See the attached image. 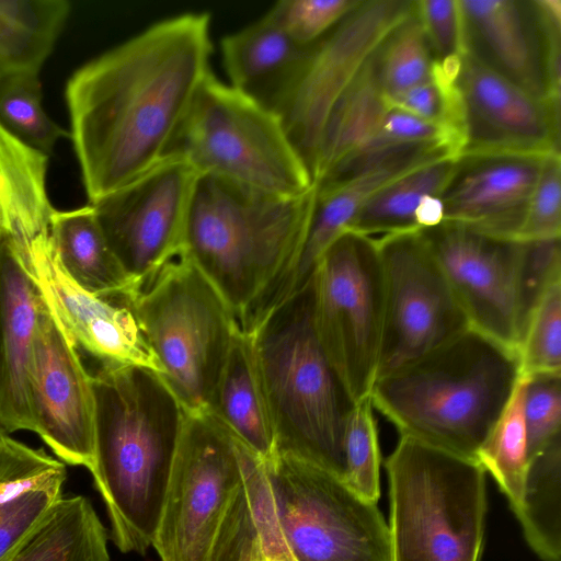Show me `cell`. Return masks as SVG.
Here are the masks:
<instances>
[{
  "mask_svg": "<svg viewBox=\"0 0 561 561\" xmlns=\"http://www.w3.org/2000/svg\"><path fill=\"white\" fill-rule=\"evenodd\" d=\"M38 75L0 76V126L25 146L49 157L59 138L70 133L51 121L42 107Z\"/></svg>",
  "mask_w": 561,
  "mask_h": 561,
  "instance_id": "obj_32",
  "label": "cell"
},
{
  "mask_svg": "<svg viewBox=\"0 0 561 561\" xmlns=\"http://www.w3.org/2000/svg\"><path fill=\"white\" fill-rule=\"evenodd\" d=\"M386 470L392 561H480L488 501L477 462L400 436Z\"/></svg>",
  "mask_w": 561,
  "mask_h": 561,
  "instance_id": "obj_6",
  "label": "cell"
},
{
  "mask_svg": "<svg viewBox=\"0 0 561 561\" xmlns=\"http://www.w3.org/2000/svg\"><path fill=\"white\" fill-rule=\"evenodd\" d=\"M316 185L278 195L198 173L186 218L183 252L251 334L265 318L301 247Z\"/></svg>",
  "mask_w": 561,
  "mask_h": 561,
  "instance_id": "obj_3",
  "label": "cell"
},
{
  "mask_svg": "<svg viewBox=\"0 0 561 561\" xmlns=\"http://www.w3.org/2000/svg\"><path fill=\"white\" fill-rule=\"evenodd\" d=\"M197 175L183 159L165 156L127 185L91 203L111 250L137 290L182 252Z\"/></svg>",
  "mask_w": 561,
  "mask_h": 561,
  "instance_id": "obj_15",
  "label": "cell"
},
{
  "mask_svg": "<svg viewBox=\"0 0 561 561\" xmlns=\"http://www.w3.org/2000/svg\"><path fill=\"white\" fill-rule=\"evenodd\" d=\"M413 13L414 0H362L312 44L274 108L312 184L322 133L333 106L391 32Z\"/></svg>",
  "mask_w": 561,
  "mask_h": 561,
  "instance_id": "obj_12",
  "label": "cell"
},
{
  "mask_svg": "<svg viewBox=\"0 0 561 561\" xmlns=\"http://www.w3.org/2000/svg\"><path fill=\"white\" fill-rule=\"evenodd\" d=\"M210 15L159 21L77 69L65 99L90 204L157 164L210 72Z\"/></svg>",
  "mask_w": 561,
  "mask_h": 561,
  "instance_id": "obj_1",
  "label": "cell"
},
{
  "mask_svg": "<svg viewBox=\"0 0 561 561\" xmlns=\"http://www.w3.org/2000/svg\"><path fill=\"white\" fill-rule=\"evenodd\" d=\"M70 11L67 0H0V76L38 75Z\"/></svg>",
  "mask_w": 561,
  "mask_h": 561,
  "instance_id": "obj_28",
  "label": "cell"
},
{
  "mask_svg": "<svg viewBox=\"0 0 561 561\" xmlns=\"http://www.w3.org/2000/svg\"><path fill=\"white\" fill-rule=\"evenodd\" d=\"M547 156L489 153L459 158L442 195L444 221L517 239Z\"/></svg>",
  "mask_w": 561,
  "mask_h": 561,
  "instance_id": "obj_19",
  "label": "cell"
},
{
  "mask_svg": "<svg viewBox=\"0 0 561 561\" xmlns=\"http://www.w3.org/2000/svg\"><path fill=\"white\" fill-rule=\"evenodd\" d=\"M241 478L228 432L207 412L185 411L151 545L161 561H209L216 534Z\"/></svg>",
  "mask_w": 561,
  "mask_h": 561,
  "instance_id": "obj_13",
  "label": "cell"
},
{
  "mask_svg": "<svg viewBox=\"0 0 561 561\" xmlns=\"http://www.w3.org/2000/svg\"><path fill=\"white\" fill-rule=\"evenodd\" d=\"M94 466L90 471L124 553L152 545L185 410L156 371L101 365L92 376Z\"/></svg>",
  "mask_w": 561,
  "mask_h": 561,
  "instance_id": "obj_2",
  "label": "cell"
},
{
  "mask_svg": "<svg viewBox=\"0 0 561 561\" xmlns=\"http://www.w3.org/2000/svg\"><path fill=\"white\" fill-rule=\"evenodd\" d=\"M233 443L242 478L216 534L209 561H294L277 522L265 460L240 442Z\"/></svg>",
  "mask_w": 561,
  "mask_h": 561,
  "instance_id": "obj_22",
  "label": "cell"
},
{
  "mask_svg": "<svg viewBox=\"0 0 561 561\" xmlns=\"http://www.w3.org/2000/svg\"><path fill=\"white\" fill-rule=\"evenodd\" d=\"M50 234L62 270L80 287L102 298H130L137 287L111 250L91 204L54 208Z\"/></svg>",
  "mask_w": 561,
  "mask_h": 561,
  "instance_id": "obj_25",
  "label": "cell"
},
{
  "mask_svg": "<svg viewBox=\"0 0 561 561\" xmlns=\"http://www.w3.org/2000/svg\"><path fill=\"white\" fill-rule=\"evenodd\" d=\"M129 306L186 412H205L239 330L209 279L182 251L131 296Z\"/></svg>",
  "mask_w": 561,
  "mask_h": 561,
  "instance_id": "obj_7",
  "label": "cell"
},
{
  "mask_svg": "<svg viewBox=\"0 0 561 561\" xmlns=\"http://www.w3.org/2000/svg\"><path fill=\"white\" fill-rule=\"evenodd\" d=\"M446 157L456 158L444 146H420L345 180L316 185L314 205L301 247L277 290L276 301H285L311 280L325 250L347 230L357 211L378 190L424 163Z\"/></svg>",
  "mask_w": 561,
  "mask_h": 561,
  "instance_id": "obj_20",
  "label": "cell"
},
{
  "mask_svg": "<svg viewBox=\"0 0 561 561\" xmlns=\"http://www.w3.org/2000/svg\"><path fill=\"white\" fill-rule=\"evenodd\" d=\"M523 385L522 376L505 410L477 455V463L494 478L515 515L522 505L528 467Z\"/></svg>",
  "mask_w": 561,
  "mask_h": 561,
  "instance_id": "obj_31",
  "label": "cell"
},
{
  "mask_svg": "<svg viewBox=\"0 0 561 561\" xmlns=\"http://www.w3.org/2000/svg\"><path fill=\"white\" fill-rule=\"evenodd\" d=\"M313 290V322L323 351L354 400L369 398L383 325V276L375 239L341 233L318 263Z\"/></svg>",
  "mask_w": 561,
  "mask_h": 561,
  "instance_id": "obj_11",
  "label": "cell"
},
{
  "mask_svg": "<svg viewBox=\"0 0 561 561\" xmlns=\"http://www.w3.org/2000/svg\"><path fill=\"white\" fill-rule=\"evenodd\" d=\"M205 412L263 460L275 457L274 428L251 335L236 332Z\"/></svg>",
  "mask_w": 561,
  "mask_h": 561,
  "instance_id": "obj_24",
  "label": "cell"
},
{
  "mask_svg": "<svg viewBox=\"0 0 561 561\" xmlns=\"http://www.w3.org/2000/svg\"><path fill=\"white\" fill-rule=\"evenodd\" d=\"M421 231L470 327L517 351L538 300L561 279L560 238L507 239L448 221Z\"/></svg>",
  "mask_w": 561,
  "mask_h": 561,
  "instance_id": "obj_8",
  "label": "cell"
},
{
  "mask_svg": "<svg viewBox=\"0 0 561 561\" xmlns=\"http://www.w3.org/2000/svg\"><path fill=\"white\" fill-rule=\"evenodd\" d=\"M4 234V219H3V211H2V206H1V202H0V241L2 239Z\"/></svg>",
  "mask_w": 561,
  "mask_h": 561,
  "instance_id": "obj_42",
  "label": "cell"
},
{
  "mask_svg": "<svg viewBox=\"0 0 561 561\" xmlns=\"http://www.w3.org/2000/svg\"><path fill=\"white\" fill-rule=\"evenodd\" d=\"M313 277L251 335L275 436L286 454L344 478V437L356 401L331 364L313 322Z\"/></svg>",
  "mask_w": 561,
  "mask_h": 561,
  "instance_id": "obj_5",
  "label": "cell"
},
{
  "mask_svg": "<svg viewBox=\"0 0 561 561\" xmlns=\"http://www.w3.org/2000/svg\"><path fill=\"white\" fill-rule=\"evenodd\" d=\"M468 51L533 94L560 103V0H460Z\"/></svg>",
  "mask_w": 561,
  "mask_h": 561,
  "instance_id": "obj_16",
  "label": "cell"
},
{
  "mask_svg": "<svg viewBox=\"0 0 561 561\" xmlns=\"http://www.w3.org/2000/svg\"><path fill=\"white\" fill-rule=\"evenodd\" d=\"M414 11L436 61L460 60L468 53L460 0H414Z\"/></svg>",
  "mask_w": 561,
  "mask_h": 561,
  "instance_id": "obj_40",
  "label": "cell"
},
{
  "mask_svg": "<svg viewBox=\"0 0 561 561\" xmlns=\"http://www.w3.org/2000/svg\"><path fill=\"white\" fill-rule=\"evenodd\" d=\"M456 84L465 115L461 157L560 153V103L534 96L470 51Z\"/></svg>",
  "mask_w": 561,
  "mask_h": 561,
  "instance_id": "obj_18",
  "label": "cell"
},
{
  "mask_svg": "<svg viewBox=\"0 0 561 561\" xmlns=\"http://www.w3.org/2000/svg\"><path fill=\"white\" fill-rule=\"evenodd\" d=\"M8 433L3 430V427L0 425V447H1V444H2V440L4 438V436L7 435Z\"/></svg>",
  "mask_w": 561,
  "mask_h": 561,
  "instance_id": "obj_43",
  "label": "cell"
},
{
  "mask_svg": "<svg viewBox=\"0 0 561 561\" xmlns=\"http://www.w3.org/2000/svg\"><path fill=\"white\" fill-rule=\"evenodd\" d=\"M435 65L415 11L391 32L376 54L378 79L387 100L430 79Z\"/></svg>",
  "mask_w": 561,
  "mask_h": 561,
  "instance_id": "obj_33",
  "label": "cell"
},
{
  "mask_svg": "<svg viewBox=\"0 0 561 561\" xmlns=\"http://www.w3.org/2000/svg\"><path fill=\"white\" fill-rule=\"evenodd\" d=\"M376 54L329 115L319 146L313 185L325 180L362 148L390 108L378 79Z\"/></svg>",
  "mask_w": 561,
  "mask_h": 561,
  "instance_id": "obj_26",
  "label": "cell"
},
{
  "mask_svg": "<svg viewBox=\"0 0 561 561\" xmlns=\"http://www.w3.org/2000/svg\"><path fill=\"white\" fill-rule=\"evenodd\" d=\"M67 471L0 502V561H9L24 540L62 497Z\"/></svg>",
  "mask_w": 561,
  "mask_h": 561,
  "instance_id": "obj_36",
  "label": "cell"
},
{
  "mask_svg": "<svg viewBox=\"0 0 561 561\" xmlns=\"http://www.w3.org/2000/svg\"><path fill=\"white\" fill-rule=\"evenodd\" d=\"M522 376L561 373V279L542 294L517 347Z\"/></svg>",
  "mask_w": 561,
  "mask_h": 561,
  "instance_id": "obj_35",
  "label": "cell"
},
{
  "mask_svg": "<svg viewBox=\"0 0 561 561\" xmlns=\"http://www.w3.org/2000/svg\"><path fill=\"white\" fill-rule=\"evenodd\" d=\"M362 0H280L268 11L297 43L311 45L335 27Z\"/></svg>",
  "mask_w": 561,
  "mask_h": 561,
  "instance_id": "obj_38",
  "label": "cell"
},
{
  "mask_svg": "<svg viewBox=\"0 0 561 561\" xmlns=\"http://www.w3.org/2000/svg\"><path fill=\"white\" fill-rule=\"evenodd\" d=\"M520 377L516 350L469 328L377 378L369 398L400 436L477 462Z\"/></svg>",
  "mask_w": 561,
  "mask_h": 561,
  "instance_id": "obj_4",
  "label": "cell"
},
{
  "mask_svg": "<svg viewBox=\"0 0 561 561\" xmlns=\"http://www.w3.org/2000/svg\"><path fill=\"white\" fill-rule=\"evenodd\" d=\"M523 414L529 460L561 437V373L524 377Z\"/></svg>",
  "mask_w": 561,
  "mask_h": 561,
  "instance_id": "obj_37",
  "label": "cell"
},
{
  "mask_svg": "<svg viewBox=\"0 0 561 561\" xmlns=\"http://www.w3.org/2000/svg\"><path fill=\"white\" fill-rule=\"evenodd\" d=\"M43 297L9 238L0 241V425L34 432L28 371Z\"/></svg>",
  "mask_w": 561,
  "mask_h": 561,
  "instance_id": "obj_21",
  "label": "cell"
},
{
  "mask_svg": "<svg viewBox=\"0 0 561 561\" xmlns=\"http://www.w3.org/2000/svg\"><path fill=\"white\" fill-rule=\"evenodd\" d=\"M9 561H111L107 530L87 497H61Z\"/></svg>",
  "mask_w": 561,
  "mask_h": 561,
  "instance_id": "obj_27",
  "label": "cell"
},
{
  "mask_svg": "<svg viewBox=\"0 0 561 561\" xmlns=\"http://www.w3.org/2000/svg\"><path fill=\"white\" fill-rule=\"evenodd\" d=\"M374 239L383 276L379 378L471 327L421 230Z\"/></svg>",
  "mask_w": 561,
  "mask_h": 561,
  "instance_id": "obj_14",
  "label": "cell"
},
{
  "mask_svg": "<svg viewBox=\"0 0 561 561\" xmlns=\"http://www.w3.org/2000/svg\"><path fill=\"white\" fill-rule=\"evenodd\" d=\"M34 432L66 463L94 466L92 375L78 347L42 301L28 371Z\"/></svg>",
  "mask_w": 561,
  "mask_h": 561,
  "instance_id": "obj_17",
  "label": "cell"
},
{
  "mask_svg": "<svg viewBox=\"0 0 561 561\" xmlns=\"http://www.w3.org/2000/svg\"><path fill=\"white\" fill-rule=\"evenodd\" d=\"M230 87L274 111L302 66L311 45L293 39L267 12L221 39Z\"/></svg>",
  "mask_w": 561,
  "mask_h": 561,
  "instance_id": "obj_23",
  "label": "cell"
},
{
  "mask_svg": "<svg viewBox=\"0 0 561 561\" xmlns=\"http://www.w3.org/2000/svg\"><path fill=\"white\" fill-rule=\"evenodd\" d=\"M380 461L374 407L366 398L356 403L346 427L343 482L364 500L377 503Z\"/></svg>",
  "mask_w": 561,
  "mask_h": 561,
  "instance_id": "obj_34",
  "label": "cell"
},
{
  "mask_svg": "<svg viewBox=\"0 0 561 561\" xmlns=\"http://www.w3.org/2000/svg\"><path fill=\"white\" fill-rule=\"evenodd\" d=\"M560 234L561 159L560 153H550L543 161L517 240H549Z\"/></svg>",
  "mask_w": 561,
  "mask_h": 561,
  "instance_id": "obj_39",
  "label": "cell"
},
{
  "mask_svg": "<svg viewBox=\"0 0 561 561\" xmlns=\"http://www.w3.org/2000/svg\"><path fill=\"white\" fill-rule=\"evenodd\" d=\"M444 221V204L442 196L431 195L425 197L417 211L416 224L422 229L435 227Z\"/></svg>",
  "mask_w": 561,
  "mask_h": 561,
  "instance_id": "obj_41",
  "label": "cell"
},
{
  "mask_svg": "<svg viewBox=\"0 0 561 561\" xmlns=\"http://www.w3.org/2000/svg\"><path fill=\"white\" fill-rule=\"evenodd\" d=\"M457 161L451 157L440 158L392 180L363 205L347 230L370 238L421 230L416 211L422 201L431 195H443Z\"/></svg>",
  "mask_w": 561,
  "mask_h": 561,
  "instance_id": "obj_29",
  "label": "cell"
},
{
  "mask_svg": "<svg viewBox=\"0 0 561 561\" xmlns=\"http://www.w3.org/2000/svg\"><path fill=\"white\" fill-rule=\"evenodd\" d=\"M516 517L542 561H561V437L529 458Z\"/></svg>",
  "mask_w": 561,
  "mask_h": 561,
  "instance_id": "obj_30",
  "label": "cell"
},
{
  "mask_svg": "<svg viewBox=\"0 0 561 561\" xmlns=\"http://www.w3.org/2000/svg\"><path fill=\"white\" fill-rule=\"evenodd\" d=\"M165 156L183 159L197 173L215 174L278 195L297 196L313 186L279 117L220 82L211 71Z\"/></svg>",
  "mask_w": 561,
  "mask_h": 561,
  "instance_id": "obj_9",
  "label": "cell"
},
{
  "mask_svg": "<svg viewBox=\"0 0 561 561\" xmlns=\"http://www.w3.org/2000/svg\"><path fill=\"white\" fill-rule=\"evenodd\" d=\"M265 465L294 561H392L389 525L376 503L297 457L276 454Z\"/></svg>",
  "mask_w": 561,
  "mask_h": 561,
  "instance_id": "obj_10",
  "label": "cell"
}]
</instances>
